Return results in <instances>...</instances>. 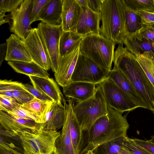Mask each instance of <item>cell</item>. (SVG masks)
I'll list each match as a JSON object with an SVG mask.
<instances>
[{
    "instance_id": "681fc988",
    "label": "cell",
    "mask_w": 154,
    "mask_h": 154,
    "mask_svg": "<svg viewBox=\"0 0 154 154\" xmlns=\"http://www.w3.org/2000/svg\"><path fill=\"white\" fill-rule=\"evenodd\" d=\"M84 154H95L93 151L91 150H89L85 152Z\"/></svg>"
},
{
    "instance_id": "9c48e42d",
    "label": "cell",
    "mask_w": 154,
    "mask_h": 154,
    "mask_svg": "<svg viewBox=\"0 0 154 154\" xmlns=\"http://www.w3.org/2000/svg\"><path fill=\"white\" fill-rule=\"evenodd\" d=\"M97 65L85 56L79 53L74 71L71 82H81L98 85L107 77Z\"/></svg>"
},
{
    "instance_id": "4fadbf2b",
    "label": "cell",
    "mask_w": 154,
    "mask_h": 154,
    "mask_svg": "<svg viewBox=\"0 0 154 154\" xmlns=\"http://www.w3.org/2000/svg\"><path fill=\"white\" fill-rule=\"evenodd\" d=\"M75 101L72 98H67V103L65 100L63 101L64 122L60 134L56 141L54 154H75L70 132L71 111Z\"/></svg>"
},
{
    "instance_id": "d590c367",
    "label": "cell",
    "mask_w": 154,
    "mask_h": 154,
    "mask_svg": "<svg viewBox=\"0 0 154 154\" xmlns=\"http://www.w3.org/2000/svg\"><path fill=\"white\" fill-rule=\"evenodd\" d=\"M24 0H0V13H10L18 8Z\"/></svg>"
},
{
    "instance_id": "30bf717a",
    "label": "cell",
    "mask_w": 154,
    "mask_h": 154,
    "mask_svg": "<svg viewBox=\"0 0 154 154\" xmlns=\"http://www.w3.org/2000/svg\"><path fill=\"white\" fill-rule=\"evenodd\" d=\"M33 0H24L20 6L8 15L10 31L22 40L31 32L30 15Z\"/></svg>"
},
{
    "instance_id": "f5cc1de1",
    "label": "cell",
    "mask_w": 154,
    "mask_h": 154,
    "mask_svg": "<svg viewBox=\"0 0 154 154\" xmlns=\"http://www.w3.org/2000/svg\"><path fill=\"white\" fill-rule=\"evenodd\" d=\"M153 2L154 3V0H153Z\"/></svg>"
},
{
    "instance_id": "ab89813d",
    "label": "cell",
    "mask_w": 154,
    "mask_h": 154,
    "mask_svg": "<svg viewBox=\"0 0 154 154\" xmlns=\"http://www.w3.org/2000/svg\"><path fill=\"white\" fill-rule=\"evenodd\" d=\"M17 147L12 143H8L4 141L1 137L0 154H19Z\"/></svg>"
},
{
    "instance_id": "484cf974",
    "label": "cell",
    "mask_w": 154,
    "mask_h": 154,
    "mask_svg": "<svg viewBox=\"0 0 154 154\" xmlns=\"http://www.w3.org/2000/svg\"><path fill=\"white\" fill-rule=\"evenodd\" d=\"M123 5L125 37L131 38L141 29L143 24L138 13L133 11Z\"/></svg>"
},
{
    "instance_id": "e575fe53",
    "label": "cell",
    "mask_w": 154,
    "mask_h": 154,
    "mask_svg": "<svg viewBox=\"0 0 154 154\" xmlns=\"http://www.w3.org/2000/svg\"><path fill=\"white\" fill-rule=\"evenodd\" d=\"M20 104L12 97L0 94V110L8 112L18 107Z\"/></svg>"
},
{
    "instance_id": "7c38bea8",
    "label": "cell",
    "mask_w": 154,
    "mask_h": 154,
    "mask_svg": "<svg viewBox=\"0 0 154 154\" xmlns=\"http://www.w3.org/2000/svg\"><path fill=\"white\" fill-rule=\"evenodd\" d=\"M0 123L3 128L0 133L11 136H18L24 131L36 132L39 131L41 124L29 119L15 117L7 112L0 110Z\"/></svg>"
},
{
    "instance_id": "f6af8a7d",
    "label": "cell",
    "mask_w": 154,
    "mask_h": 154,
    "mask_svg": "<svg viewBox=\"0 0 154 154\" xmlns=\"http://www.w3.org/2000/svg\"><path fill=\"white\" fill-rule=\"evenodd\" d=\"M7 44L6 42L0 45V64L1 66L5 60L7 51Z\"/></svg>"
},
{
    "instance_id": "f35d334b",
    "label": "cell",
    "mask_w": 154,
    "mask_h": 154,
    "mask_svg": "<svg viewBox=\"0 0 154 154\" xmlns=\"http://www.w3.org/2000/svg\"><path fill=\"white\" fill-rule=\"evenodd\" d=\"M25 88L31 94L35 97L38 99L46 101L54 102L49 97L35 88L33 85L27 84H23Z\"/></svg>"
},
{
    "instance_id": "f546056e",
    "label": "cell",
    "mask_w": 154,
    "mask_h": 154,
    "mask_svg": "<svg viewBox=\"0 0 154 154\" xmlns=\"http://www.w3.org/2000/svg\"><path fill=\"white\" fill-rule=\"evenodd\" d=\"M125 137H120L105 143L97 147L93 152L95 154H120L124 146Z\"/></svg>"
},
{
    "instance_id": "4dcf8cb0",
    "label": "cell",
    "mask_w": 154,
    "mask_h": 154,
    "mask_svg": "<svg viewBox=\"0 0 154 154\" xmlns=\"http://www.w3.org/2000/svg\"><path fill=\"white\" fill-rule=\"evenodd\" d=\"M123 4L133 11L140 13L143 11H154L153 0H121Z\"/></svg>"
},
{
    "instance_id": "74e56055",
    "label": "cell",
    "mask_w": 154,
    "mask_h": 154,
    "mask_svg": "<svg viewBox=\"0 0 154 154\" xmlns=\"http://www.w3.org/2000/svg\"><path fill=\"white\" fill-rule=\"evenodd\" d=\"M14 83V81L11 80H1L0 94L5 95L15 99L12 93Z\"/></svg>"
},
{
    "instance_id": "603a6c76",
    "label": "cell",
    "mask_w": 154,
    "mask_h": 154,
    "mask_svg": "<svg viewBox=\"0 0 154 154\" xmlns=\"http://www.w3.org/2000/svg\"><path fill=\"white\" fill-rule=\"evenodd\" d=\"M123 44L135 56L145 52H152L154 54V43L138 32L131 38L125 37Z\"/></svg>"
},
{
    "instance_id": "ffe728a7",
    "label": "cell",
    "mask_w": 154,
    "mask_h": 154,
    "mask_svg": "<svg viewBox=\"0 0 154 154\" xmlns=\"http://www.w3.org/2000/svg\"><path fill=\"white\" fill-rule=\"evenodd\" d=\"M6 41L7 47L5 60L8 62L32 61L23 41L20 38L12 34Z\"/></svg>"
},
{
    "instance_id": "5b68a950",
    "label": "cell",
    "mask_w": 154,
    "mask_h": 154,
    "mask_svg": "<svg viewBox=\"0 0 154 154\" xmlns=\"http://www.w3.org/2000/svg\"><path fill=\"white\" fill-rule=\"evenodd\" d=\"M73 110L82 131H88L97 119L108 113L107 105L101 87L97 85L94 95L86 100L74 104Z\"/></svg>"
},
{
    "instance_id": "1f68e13d",
    "label": "cell",
    "mask_w": 154,
    "mask_h": 154,
    "mask_svg": "<svg viewBox=\"0 0 154 154\" xmlns=\"http://www.w3.org/2000/svg\"><path fill=\"white\" fill-rule=\"evenodd\" d=\"M12 93L15 99L21 104L26 103L34 98L25 88L23 84L17 81H14Z\"/></svg>"
},
{
    "instance_id": "60d3db41",
    "label": "cell",
    "mask_w": 154,
    "mask_h": 154,
    "mask_svg": "<svg viewBox=\"0 0 154 154\" xmlns=\"http://www.w3.org/2000/svg\"><path fill=\"white\" fill-rule=\"evenodd\" d=\"M138 146L152 154H154V142L150 140H143L137 138L132 139Z\"/></svg>"
},
{
    "instance_id": "277c9868",
    "label": "cell",
    "mask_w": 154,
    "mask_h": 154,
    "mask_svg": "<svg viewBox=\"0 0 154 154\" xmlns=\"http://www.w3.org/2000/svg\"><path fill=\"white\" fill-rule=\"evenodd\" d=\"M116 44L101 35L84 37L79 46V53L86 57L106 73L112 70Z\"/></svg>"
},
{
    "instance_id": "2e32d148",
    "label": "cell",
    "mask_w": 154,
    "mask_h": 154,
    "mask_svg": "<svg viewBox=\"0 0 154 154\" xmlns=\"http://www.w3.org/2000/svg\"><path fill=\"white\" fill-rule=\"evenodd\" d=\"M109 78L138 107L147 109L146 105L134 86L119 69L114 67L107 75Z\"/></svg>"
},
{
    "instance_id": "4316f807",
    "label": "cell",
    "mask_w": 154,
    "mask_h": 154,
    "mask_svg": "<svg viewBox=\"0 0 154 154\" xmlns=\"http://www.w3.org/2000/svg\"><path fill=\"white\" fill-rule=\"evenodd\" d=\"M53 102L42 100L35 97L29 102L21 105L38 116L42 123L45 116Z\"/></svg>"
},
{
    "instance_id": "3957f363",
    "label": "cell",
    "mask_w": 154,
    "mask_h": 154,
    "mask_svg": "<svg viewBox=\"0 0 154 154\" xmlns=\"http://www.w3.org/2000/svg\"><path fill=\"white\" fill-rule=\"evenodd\" d=\"M100 34L116 45L125 38L124 5L121 0H101Z\"/></svg>"
},
{
    "instance_id": "836d02e7",
    "label": "cell",
    "mask_w": 154,
    "mask_h": 154,
    "mask_svg": "<svg viewBox=\"0 0 154 154\" xmlns=\"http://www.w3.org/2000/svg\"><path fill=\"white\" fill-rule=\"evenodd\" d=\"M49 0H33L30 15L31 24L39 20L40 15L43 9Z\"/></svg>"
},
{
    "instance_id": "8fae6325",
    "label": "cell",
    "mask_w": 154,
    "mask_h": 154,
    "mask_svg": "<svg viewBox=\"0 0 154 154\" xmlns=\"http://www.w3.org/2000/svg\"><path fill=\"white\" fill-rule=\"evenodd\" d=\"M23 41L32 61L47 71L51 69L49 56L37 28H32Z\"/></svg>"
},
{
    "instance_id": "ac0fdd59",
    "label": "cell",
    "mask_w": 154,
    "mask_h": 154,
    "mask_svg": "<svg viewBox=\"0 0 154 154\" xmlns=\"http://www.w3.org/2000/svg\"><path fill=\"white\" fill-rule=\"evenodd\" d=\"M33 85L51 98L61 107L64 108L62 103L64 100L57 82L49 77L44 78L28 76Z\"/></svg>"
},
{
    "instance_id": "83f0119b",
    "label": "cell",
    "mask_w": 154,
    "mask_h": 154,
    "mask_svg": "<svg viewBox=\"0 0 154 154\" xmlns=\"http://www.w3.org/2000/svg\"><path fill=\"white\" fill-rule=\"evenodd\" d=\"M73 106L70 113V135L75 154H80L82 131L74 113Z\"/></svg>"
},
{
    "instance_id": "5bb4252c",
    "label": "cell",
    "mask_w": 154,
    "mask_h": 154,
    "mask_svg": "<svg viewBox=\"0 0 154 154\" xmlns=\"http://www.w3.org/2000/svg\"><path fill=\"white\" fill-rule=\"evenodd\" d=\"M79 46L70 54L59 57L58 68L54 73V76L58 85L62 87L71 82V77L79 53Z\"/></svg>"
},
{
    "instance_id": "ee69618b",
    "label": "cell",
    "mask_w": 154,
    "mask_h": 154,
    "mask_svg": "<svg viewBox=\"0 0 154 154\" xmlns=\"http://www.w3.org/2000/svg\"><path fill=\"white\" fill-rule=\"evenodd\" d=\"M88 7L94 12L99 14L102 3L101 0H87Z\"/></svg>"
},
{
    "instance_id": "f907efd6",
    "label": "cell",
    "mask_w": 154,
    "mask_h": 154,
    "mask_svg": "<svg viewBox=\"0 0 154 154\" xmlns=\"http://www.w3.org/2000/svg\"><path fill=\"white\" fill-rule=\"evenodd\" d=\"M150 140L152 142H154V135L152 136L151 139Z\"/></svg>"
},
{
    "instance_id": "6da1fadb",
    "label": "cell",
    "mask_w": 154,
    "mask_h": 154,
    "mask_svg": "<svg viewBox=\"0 0 154 154\" xmlns=\"http://www.w3.org/2000/svg\"><path fill=\"white\" fill-rule=\"evenodd\" d=\"M107 114L97 119L89 130L82 131L80 154L93 151L98 146L126 136L129 125L126 116L107 105Z\"/></svg>"
},
{
    "instance_id": "8992f818",
    "label": "cell",
    "mask_w": 154,
    "mask_h": 154,
    "mask_svg": "<svg viewBox=\"0 0 154 154\" xmlns=\"http://www.w3.org/2000/svg\"><path fill=\"white\" fill-rule=\"evenodd\" d=\"M60 134L57 130L24 131L17 136L23 147V154H52Z\"/></svg>"
},
{
    "instance_id": "f1b7e54d",
    "label": "cell",
    "mask_w": 154,
    "mask_h": 154,
    "mask_svg": "<svg viewBox=\"0 0 154 154\" xmlns=\"http://www.w3.org/2000/svg\"><path fill=\"white\" fill-rule=\"evenodd\" d=\"M147 77L154 86V54L145 52L135 56Z\"/></svg>"
},
{
    "instance_id": "d6a6232c",
    "label": "cell",
    "mask_w": 154,
    "mask_h": 154,
    "mask_svg": "<svg viewBox=\"0 0 154 154\" xmlns=\"http://www.w3.org/2000/svg\"><path fill=\"white\" fill-rule=\"evenodd\" d=\"M12 115L19 118L31 120L38 123H41L40 118L33 113L25 109L21 105L8 112Z\"/></svg>"
},
{
    "instance_id": "7bdbcfd3",
    "label": "cell",
    "mask_w": 154,
    "mask_h": 154,
    "mask_svg": "<svg viewBox=\"0 0 154 154\" xmlns=\"http://www.w3.org/2000/svg\"><path fill=\"white\" fill-rule=\"evenodd\" d=\"M139 14L141 18L143 25H154V11L150 12L143 11Z\"/></svg>"
},
{
    "instance_id": "7402d4cb",
    "label": "cell",
    "mask_w": 154,
    "mask_h": 154,
    "mask_svg": "<svg viewBox=\"0 0 154 154\" xmlns=\"http://www.w3.org/2000/svg\"><path fill=\"white\" fill-rule=\"evenodd\" d=\"M62 9V0H49L42 11L39 20L53 26L61 25Z\"/></svg>"
},
{
    "instance_id": "d4e9b609",
    "label": "cell",
    "mask_w": 154,
    "mask_h": 154,
    "mask_svg": "<svg viewBox=\"0 0 154 154\" xmlns=\"http://www.w3.org/2000/svg\"><path fill=\"white\" fill-rule=\"evenodd\" d=\"M83 38L75 32L63 31L59 41L60 56L63 57L72 52L80 45Z\"/></svg>"
},
{
    "instance_id": "c3c4849f",
    "label": "cell",
    "mask_w": 154,
    "mask_h": 154,
    "mask_svg": "<svg viewBox=\"0 0 154 154\" xmlns=\"http://www.w3.org/2000/svg\"><path fill=\"white\" fill-rule=\"evenodd\" d=\"M120 154H133L127 148L124 146L122 148Z\"/></svg>"
},
{
    "instance_id": "8d00e7d4",
    "label": "cell",
    "mask_w": 154,
    "mask_h": 154,
    "mask_svg": "<svg viewBox=\"0 0 154 154\" xmlns=\"http://www.w3.org/2000/svg\"><path fill=\"white\" fill-rule=\"evenodd\" d=\"M124 146L133 154H152L138 146L132 139L129 138L127 136L125 137Z\"/></svg>"
},
{
    "instance_id": "e0dca14e",
    "label": "cell",
    "mask_w": 154,
    "mask_h": 154,
    "mask_svg": "<svg viewBox=\"0 0 154 154\" xmlns=\"http://www.w3.org/2000/svg\"><path fill=\"white\" fill-rule=\"evenodd\" d=\"M61 26L63 32H75L82 12L75 0H62Z\"/></svg>"
},
{
    "instance_id": "9a60e30c",
    "label": "cell",
    "mask_w": 154,
    "mask_h": 154,
    "mask_svg": "<svg viewBox=\"0 0 154 154\" xmlns=\"http://www.w3.org/2000/svg\"><path fill=\"white\" fill-rule=\"evenodd\" d=\"M82 12L75 32L84 37L90 35L100 34V14L87 7H81Z\"/></svg>"
},
{
    "instance_id": "cb8c5ba5",
    "label": "cell",
    "mask_w": 154,
    "mask_h": 154,
    "mask_svg": "<svg viewBox=\"0 0 154 154\" xmlns=\"http://www.w3.org/2000/svg\"><path fill=\"white\" fill-rule=\"evenodd\" d=\"M8 64L17 72L38 77L48 78L49 74L39 65L32 61H9Z\"/></svg>"
},
{
    "instance_id": "44dd1931",
    "label": "cell",
    "mask_w": 154,
    "mask_h": 154,
    "mask_svg": "<svg viewBox=\"0 0 154 154\" xmlns=\"http://www.w3.org/2000/svg\"><path fill=\"white\" fill-rule=\"evenodd\" d=\"M64 120V108L54 102L41 124L39 131L57 130L62 128Z\"/></svg>"
},
{
    "instance_id": "7a4b0ae2",
    "label": "cell",
    "mask_w": 154,
    "mask_h": 154,
    "mask_svg": "<svg viewBox=\"0 0 154 154\" xmlns=\"http://www.w3.org/2000/svg\"><path fill=\"white\" fill-rule=\"evenodd\" d=\"M114 67L121 71L132 83L145 102L147 109L154 114V86L135 56L123 44L115 52Z\"/></svg>"
},
{
    "instance_id": "ba28073f",
    "label": "cell",
    "mask_w": 154,
    "mask_h": 154,
    "mask_svg": "<svg viewBox=\"0 0 154 154\" xmlns=\"http://www.w3.org/2000/svg\"><path fill=\"white\" fill-rule=\"evenodd\" d=\"M37 28L49 56L52 70L56 73L60 57V39L63 32L62 26H53L41 21Z\"/></svg>"
},
{
    "instance_id": "816d5d0a",
    "label": "cell",
    "mask_w": 154,
    "mask_h": 154,
    "mask_svg": "<svg viewBox=\"0 0 154 154\" xmlns=\"http://www.w3.org/2000/svg\"><path fill=\"white\" fill-rule=\"evenodd\" d=\"M19 154H22L21 152H19ZM52 154H54V153H52Z\"/></svg>"
},
{
    "instance_id": "bcb514c9",
    "label": "cell",
    "mask_w": 154,
    "mask_h": 154,
    "mask_svg": "<svg viewBox=\"0 0 154 154\" xmlns=\"http://www.w3.org/2000/svg\"><path fill=\"white\" fill-rule=\"evenodd\" d=\"M10 22L8 15L5 14L0 13V25H1L6 23H9Z\"/></svg>"
},
{
    "instance_id": "b9f144b4",
    "label": "cell",
    "mask_w": 154,
    "mask_h": 154,
    "mask_svg": "<svg viewBox=\"0 0 154 154\" xmlns=\"http://www.w3.org/2000/svg\"><path fill=\"white\" fill-rule=\"evenodd\" d=\"M138 32L142 36L148 38L154 43V25H143L142 28Z\"/></svg>"
},
{
    "instance_id": "7dc6e473",
    "label": "cell",
    "mask_w": 154,
    "mask_h": 154,
    "mask_svg": "<svg viewBox=\"0 0 154 154\" xmlns=\"http://www.w3.org/2000/svg\"><path fill=\"white\" fill-rule=\"evenodd\" d=\"M75 1L81 7H88L87 0H75Z\"/></svg>"
},
{
    "instance_id": "52a82bcc",
    "label": "cell",
    "mask_w": 154,
    "mask_h": 154,
    "mask_svg": "<svg viewBox=\"0 0 154 154\" xmlns=\"http://www.w3.org/2000/svg\"><path fill=\"white\" fill-rule=\"evenodd\" d=\"M101 87L106 105L123 113L138 108L129 97L108 77L98 84Z\"/></svg>"
},
{
    "instance_id": "d6986e66",
    "label": "cell",
    "mask_w": 154,
    "mask_h": 154,
    "mask_svg": "<svg viewBox=\"0 0 154 154\" xmlns=\"http://www.w3.org/2000/svg\"><path fill=\"white\" fill-rule=\"evenodd\" d=\"M97 85L89 82H72L63 87L64 96L77 103L84 101L92 96L96 89Z\"/></svg>"
}]
</instances>
